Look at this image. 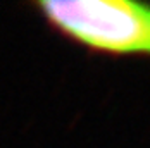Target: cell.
Listing matches in <instances>:
<instances>
[{
  "mask_svg": "<svg viewBox=\"0 0 150 148\" xmlns=\"http://www.w3.org/2000/svg\"><path fill=\"white\" fill-rule=\"evenodd\" d=\"M35 7L55 31L91 52L150 57V4L47 0Z\"/></svg>",
  "mask_w": 150,
  "mask_h": 148,
  "instance_id": "cell-1",
  "label": "cell"
}]
</instances>
